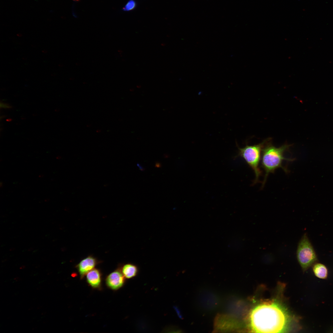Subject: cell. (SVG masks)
Listing matches in <instances>:
<instances>
[{
	"label": "cell",
	"mask_w": 333,
	"mask_h": 333,
	"mask_svg": "<svg viewBox=\"0 0 333 333\" xmlns=\"http://www.w3.org/2000/svg\"><path fill=\"white\" fill-rule=\"evenodd\" d=\"M290 322L286 309L275 300L257 304L249 316V327L253 332H283L289 330Z\"/></svg>",
	"instance_id": "6da1fadb"
},
{
	"label": "cell",
	"mask_w": 333,
	"mask_h": 333,
	"mask_svg": "<svg viewBox=\"0 0 333 333\" xmlns=\"http://www.w3.org/2000/svg\"><path fill=\"white\" fill-rule=\"evenodd\" d=\"M271 141L266 145L262 152L261 166L265 172L262 188L264 187L270 173H274L275 170L279 168L282 169L286 173H287L288 171L287 168L284 166V162H292L294 160V158H286L284 156L285 153L289 150L291 145L285 143L277 147L273 146Z\"/></svg>",
	"instance_id": "7a4b0ae2"
},
{
	"label": "cell",
	"mask_w": 333,
	"mask_h": 333,
	"mask_svg": "<svg viewBox=\"0 0 333 333\" xmlns=\"http://www.w3.org/2000/svg\"><path fill=\"white\" fill-rule=\"evenodd\" d=\"M271 140V138H268L257 144L253 145L246 144L243 147H238L237 156L242 158L254 172L255 179L253 184L259 182V178L261 175L262 172L259 165L262 149Z\"/></svg>",
	"instance_id": "3957f363"
},
{
	"label": "cell",
	"mask_w": 333,
	"mask_h": 333,
	"mask_svg": "<svg viewBox=\"0 0 333 333\" xmlns=\"http://www.w3.org/2000/svg\"><path fill=\"white\" fill-rule=\"evenodd\" d=\"M297 258L302 270L305 272L318 261L314 249L306 233L300 240L297 251Z\"/></svg>",
	"instance_id": "277c9868"
},
{
	"label": "cell",
	"mask_w": 333,
	"mask_h": 333,
	"mask_svg": "<svg viewBox=\"0 0 333 333\" xmlns=\"http://www.w3.org/2000/svg\"><path fill=\"white\" fill-rule=\"evenodd\" d=\"M125 278L121 271L119 269H117L107 276L105 280L106 284L109 288L117 290L123 286Z\"/></svg>",
	"instance_id": "5b68a950"
},
{
	"label": "cell",
	"mask_w": 333,
	"mask_h": 333,
	"mask_svg": "<svg viewBox=\"0 0 333 333\" xmlns=\"http://www.w3.org/2000/svg\"><path fill=\"white\" fill-rule=\"evenodd\" d=\"M97 263L96 259L92 256H88L82 260L77 265L81 278L93 269Z\"/></svg>",
	"instance_id": "8992f818"
},
{
	"label": "cell",
	"mask_w": 333,
	"mask_h": 333,
	"mask_svg": "<svg viewBox=\"0 0 333 333\" xmlns=\"http://www.w3.org/2000/svg\"><path fill=\"white\" fill-rule=\"evenodd\" d=\"M86 278L87 282L92 288L99 289L101 287V275L99 269H92L86 274Z\"/></svg>",
	"instance_id": "52a82bcc"
},
{
	"label": "cell",
	"mask_w": 333,
	"mask_h": 333,
	"mask_svg": "<svg viewBox=\"0 0 333 333\" xmlns=\"http://www.w3.org/2000/svg\"><path fill=\"white\" fill-rule=\"evenodd\" d=\"M138 269V267L136 265L129 263L122 266L121 271L125 278L129 279L134 278L137 275Z\"/></svg>",
	"instance_id": "ba28073f"
},
{
	"label": "cell",
	"mask_w": 333,
	"mask_h": 333,
	"mask_svg": "<svg viewBox=\"0 0 333 333\" xmlns=\"http://www.w3.org/2000/svg\"><path fill=\"white\" fill-rule=\"evenodd\" d=\"M312 270L314 275L317 278L322 279H326L328 271L327 267L323 264L316 262L312 266Z\"/></svg>",
	"instance_id": "9c48e42d"
},
{
	"label": "cell",
	"mask_w": 333,
	"mask_h": 333,
	"mask_svg": "<svg viewBox=\"0 0 333 333\" xmlns=\"http://www.w3.org/2000/svg\"><path fill=\"white\" fill-rule=\"evenodd\" d=\"M136 3L134 0H129L123 7V10L125 11H129L134 9L136 7Z\"/></svg>",
	"instance_id": "30bf717a"
},
{
	"label": "cell",
	"mask_w": 333,
	"mask_h": 333,
	"mask_svg": "<svg viewBox=\"0 0 333 333\" xmlns=\"http://www.w3.org/2000/svg\"><path fill=\"white\" fill-rule=\"evenodd\" d=\"M1 108H10L11 107V106L7 104L2 102L0 103Z\"/></svg>",
	"instance_id": "8fae6325"
},
{
	"label": "cell",
	"mask_w": 333,
	"mask_h": 333,
	"mask_svg": "<svg viewBox=\"0 0 333 333\" xmlns=\"http://www.w3.org/2000/svg\"><path fill=\"white\" fill-rule=\"evenodd\" d=\"M137 166L139 167L140 170L141 171H143L145 169L142 166H141L139 163H138Z\"/></svg>",
	"instance_id": "7c38bea8"
},
{
	"label": "cell",
	"mask_w": 333,
	"mask_h": 333,
	"mask_svg": "<svg viewBox=\"0 0 333 333\" xmlns=\"http://www.w3.org/2000/svg\"><path fill=\"white\" fill-rule=\"evenodd\" d=\"M160 163H159L157 162V163H156V167H160Z\"/></svg>",
	"instance_id": "4fadbf2b"
}]
</instances>
